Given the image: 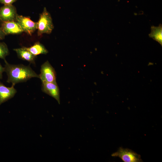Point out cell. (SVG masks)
Returning <instances> with one entry per match:
<instances>
[{"mask_svg":"<svg viewBox=\"0 0 162 162\" xmlns=\"http://www.w3.org/2000/svg\"><path fill=\"white\" fill-rule=\"evenodd\" d=\"M4 61V71L6 73L8 77L7 82L11 83L14 86L16 83L26 82L33 77L39 78V75L29 66L22 64H12L8 63L6 60Z\"/></svg>","mask_w":162,"mask_h":162,"instance_id":"cell-1","label":"cell"},{"mask_svg":"<svg viewBox=\"0 0 162 162\" xmlns=\"http://www.w3.org/2000/svg\"><path fill=\"white\" fill-rule=\"evenodd\" d=\"M37 23L38 35L40 36L43 34H50L53 30L54 26L51 15L44 7L42 13L40 14Z\"/></svg>","mask_w":162,"mask_h":162,"instance_id":"cell-2","label":"cell"},{"mask_svg":"<svg viewBox=\"0 0 162 162\" xmlns=\"http://www.w3.org/2000/svg\"><path fill=\"white\" fill-rule=\"evenodd\" d=\"M112 157H118L124 162H142L141 156L128 148L119 147L118 151L112 153Z\"/></svg>","mask_w":162,"mask_h":162,"instance_id":"cell-3","label":"cell"},{"mask_svg":"<svg viewBox=\"0 0 162 162\" xmlns=\"http://www.w3.org/2000/svg\"><path fill=\"white\" fill-rule=\"evenodd\" d=\"M39 78L42 82H56V73L54 68L47 61L41 66Z\"/></svg>","mask_w":162,"mask_h":162,"instance_id":"cell-4","label":"cell"},{"mask_svg":"<svg viewBox=\"0 0 162 162\" xmlns=\"http://www.w3.org/2000/svg\"><path fill=\"white\" fill-rule=\"evenodd\" d=\"M16 21L20 25L23 32L31 35L37 29V23L28 17L17 14Z\"/></svg>","mask_w":162,"mask_h":162,"instance_id":"cell-5","label":"cell"},{"mask_svg":"<svg viewBox=\"0 0 162 162\" xmlns=\"http://www.w3.org/2000/svg\"><path fill=\"white\" fill-rule=\"evenodd\" d=\"M17 11L12 4L4 5L0 8V21L1 22L16 21Z\"/></svg>","mask_w":162,"mask_h":162,"instance_id":"cell-6","label":"cell"},{"mask_svg":"<svg viewBox=\"0 0 162 162\" xmlns=\"http://www.w3.org/2000/svg\"><path fill=\"white\" fill-rule=\"evenodd\" d=\"M41 89L43 92L55 98L60 104V91L56 82H42Z\"/></svg>","mask_w":162,"mask_h":162,"instance_id":"cell-7","label":"cell"},{"mask_svg":"<svg viewBox=\"0 0 162 162\" xmlns=\"http://www.w3.org/2000/svg\"><path fill=\"white\" fill-rule=\"evenodd\" d=\"M0 27L5 35L19 34L23 32L16 21L1 22Z\"/></svg>","mask_w":162,"mask_h":162,"instance_id":"cell-8","label":"cell"},{"mask_svg":"<svg viewBox=\"0 0 162 162\" xmlns=\"http://www.w3.org/2000/svg\"><path fill=\"white\" fill-rule=\"evenodd\" d=\"M16 92L14 86L7 87L0 82V105L13 97Z\"/></svg>","mask_w":162,"mask_h":162,"instance_id":"cell-9","label":"cell"},{"mask_svg":"<svg viewBox=\"0 0 162 162\" xmlns=\"http://www.w3.org/2000/svg\"><path fill=\"white\" fill-rule=\"evenodd\" d=\"M13 50L16 52L20 58L26 61L31 63L35 64L36 56L33 55L24 47L14 49Z\"/></svg>","mask_w":162,"mask_h":162,"instance_id":"cell-10","label":"cell"},{"mask_svg":"<svg viewBox=\"0 0 162 162\" xmlns=\"http://www.w3.org/2000/svg\"><path fill=\"white\" fill-rule=\"evenodd\" d=\"M24 47L33 55L36 56L40 54H46L48 52V50L44 46L39 42H36L30 47Z\"/></svg>","mask_w":162,"mask_h":162,"instance_id":"cell-11","label":"cell"},{"mask_svg":"<svg viewBox=\"0 0 162 162\" xmlns=\"http://www.w3.org/2000/svg\"><path fill=\"white\" fill-rule=\"evenodd\" d=\"M150 38L162 45V25L161 24L158 26H152L151 27V32L149 34Z\"/></svg>","mask_w":162,"mask_h":162,"instance_id":"cell-12","label":"cell"},{"mask_svg":"<svg viewBox=\"0 0 162 162\" xmlns=\"http://www.w3.org/2000/svg\"><path fill=\"white\" fill-rule=\"evenodd\" d=\"M9 54V51L6 44L4 42H0V58L5 60L6 56Z\"/></svg>","mask_w":162,"mask_h":162,"instance_id":"cell-13","label":"cell"},{"mask_svg":"<svg viewBox=\"0 0 162 162\" xmlns=\"http://www.w3.org/2000/svg\"><path fill=\"white\" fill-rule=\"evenodd\" d=\"M17 0H0V3L4 4H12L13 3L15 2Z\"/></svg>","mask_w":162,"mask_h":162,"instance_id":"cell-14","label":"cell"},{"mask_svg":"<svg viewBox=\"0 0 162 162\" xmlns=\"http://www.w3.org/2000/svg\"><path fill=\"white\" fill-rule=\"evenodd\" d=\"M5 35L0 27V40L4 39Z\"/></svg>","mask_w":162,"mask_h":162,"instance_id":"cell-15","label":"cell"},{"mask_svg":"<svg viewBox=\"0 0 162 162\" xmlns=\"http://www.w3.org/2000/svg\"><path fill=\"white\" fill-rule=\"evenodd\" d=\"M4 71V67H3L0 63V79H2V73Z\"/></svg>","mask_w":162,"mask_h":162,"instance_id":"cell-16","label":"cell"}]
</instances>
